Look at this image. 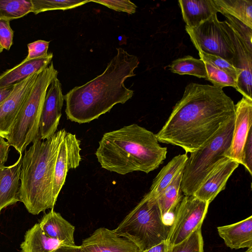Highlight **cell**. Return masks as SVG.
<instances>
[{
	"label": "cell",
	"mask_w": 252,
	"mask_h": 252,
	"mask_svg": "<svg viewBox=\"0 0 252 252\" xmlns=\"http://www.w3.org/2000/svg\"><path fill=\"white\" fill-rule=\"evenodd\" d=\"M235 114V104L221 88L190 83L166 122L156 134L158 142L192 153Z\"/></svg>",
	"instance_id": "obj_1"
},
{
	"label": "cell",
	"mask_w": 252,
	"mask_h": 252,
	"mask_svg": "<svg viewBox=\"0 0 252 252\" xmlns=\"http://www.w3.org/2000/svg\"><path fill=\"white\" fill-rule=\"evenodd\" d=\"M108 63L102 73L85 84L76 86L65 95L66 118L79 124L88 123L109 112L118 103L124 104L133 95L125 80L135 75L138 58L122 48Z\"/></svg>",
	"instance_id": "obj_2"
},
{
	"label": "cell",
	"mask_w": 252,
	"mask_h": 252,
	"mask_svg": "<svg viewBox=\"0 0 252 252\" xmlns=\"http://www.w3.org/2000/svg\"><path fill=\"white\" fill-rule=\"evenodd\" d=\"M167 148L156 134L137 124L105 133L95 155L102 168L121 175L156 169L166 158Z\"/></svg>",
	"instance_id": "obj_3"
},
{
	"label": "cell",
	"mask_w": 252,
	"mask_h": 252,
	"mask_svg": "<svg viewBox=\"0 0 252 252\" xmlns=\"http://www.w3.org/2000/svg\"><path fill=\"white\" fill-rule=\"evenodd\" d=\"M66 132L61 129L45 140L39 137L24 151L19 199L33 215L53 209L57 201L53 194L54 170L59 148Z\"/></svg>",
	"instance_id": "obj_4"
},
{
	"label": "cell",
	"mask_w": 252,
	"mask_h": 252,
	"mask_svg": "<svg viewBox=\"0 0 252 252\" xmlns=\"http://www.w3.org/2000/svg\"><path fill=\"white\" fill-rule=\"evenodd\" d=\"M171 228L163 222L157 200L145 194L113 231L143 252L167 241Z\"/></svg>",
	"instance_id": "obj_5"
},
{
	"label": "cell",
	"mask_w": 252,
	"mask_h": 252,
	"mask_svg": "<svg viewBox=\"0 0 252 252\" xmlns=\"http://www.w3.org/2000/svg\"><path fill=\"white\" fill-rule=\"evenodd\" d=\"M58 71L51 63L38 74L25 99L11 132L6 138L20 154L39 136L41 114L47 90Z\"/></svg>",
	"instance_id": "obj_6"
},
{
	"label": "cell",
	"mask_w": 252,
	"mask_h": 252,
	"mask_svg": "<svg viewBox=\"0 0 252 252\" xmlns=\"http://www.w3.org/2000/svg\"><path fill=\"white\" fill-rule=\"evenodd\" d=\"M235 115L223 123L216 133L196 151L186 162L181 184L185 195H193L229 148Z\"/></svg>",
	"instance_id": "obj_7"
},
{
	"label": "cell",
	"mask_w": 252,
	"mask_h": 252,
	"mask_svg": "<svg viewBox=\"0 0 252 252\" xmlns=\"http://www.w3.org/2000/svg\"><path fill=\"white\" fill-rule=\"evenodd\" d=\"M186 31L198 51L219 56L233 65L234 52L231 41L217 17L214 14L195 28L186 26Z\"/></svg>",
	"instance_id": "obj_8"
},
{
	"label": "cell",
	"mask_w": 252,
	"mask_h": 252,
	"mask_svg": "<svg viewBox=\"0 0 252 252\" xmlns=\"http://www.w3.org/2000/svg\"><path fill=\"white\" fill-rule=\"evenodd\" d=\"M210 203L194 195H185L180 201L167 242L169 246L177 245L201 227Z\"/></svg>",
	"instance_id": "obj_9"
},
{
	"label": "cell",
	"mask_w": 252,
	"mask_h": 252,
	"mask_svg": "<svg viewBox=\"0 0 252 252\" xmlns=\"http://www.w3.org/2000/svg\"><path fill=\"white\" fill-rule=\"evenodd\" d=\"M220 23L232 44L234 52L233 65L241 72L235 89L243 96L252 100V44L243 39L226 21H220Z\"/></svg>",
	"instance_id": "obj_10"
},
{
	"label": "cell",
	"mask_w": 252,
	"mask_h": 252,
	"mask_svg": "<svg viewBox=\"0 0 252 252\" xmlns=\"http://www.w3.org/2000/svg\"><path fill=\"white\" fill-rule=\"evenodd\" d=\"M42 70L15 84L11 92L0 102V136L6 139L9 135L25 99Z\"/></svg>",
	"instance_id": "obj_11"
},
{
	"label": "cell",
	"mask_w": 252,
	"mask_h": 252,
	"mask_svg": "<svg viewBox=\"0 0 252 252\" xmlns=\"http://www.w3.org/2000/svg\"><path fill=\"white\" fill-rule=\"evenodd\" d=\"M80 141L75 134L66 132L60 146L53 180V194L57 201L69 169L76 168L81 161Z\"/></svg>",
	"instance_id": "obj_12"
},
{
	"label": "cell",
	"mask_w": 252,
	"mask_h": 252,
	"mask_svg": "<svg viewBox=\"0 0 252 252\" xmlns=\"http://www.w3.org/2000/svg\"><path fill=\"white\" fill-rule=\"evenodd\" d=\"M64 100L61 83L55 77L47 90L44 100L39 124L41 140L48 139L57 132Z\"/></svg>",
	"instance_id": "obj_13"
},
{
	"label": "cell",
	"mask_w": 252,
	"mask_h": 252,
	"mask_svg": "<svg viewBox=\"0 0 252 252\" xmlns=\"http://www.w3.org/2000/svg\"><path fill=\"white\" fill-rule=\"evenodd\" d=\"M234 115L231 142L224 157L241 164L243 148L249 133L252 129V100L243 96L235 104Z\"/></svg>",
	"instance_id": "obj_14"
},
{
	"label": "cell",
	"mask_w": 252,
	"mask_h": 252,
	"mask_svg": "<svg viewBox=\"0 0 252 252\" xmlns=\"http://www.w3.org/2000/svg\"><path fill=\"white\" fill-rule=\"evenodd\" d=\"M80 246L86 252H140L132 242L105 227L95 230Z\"/></svg>",
	"instance_id": "obj_15"
},
{
	"label": "cell",
	"mask_w": 252,
	"mask_h": 252,
	"mask_svg": "<svg viewBox=\"0 0 252 252\" xmlns=\"http://www.w3.org/2000/svg\"><path fill=\"white\" fill-rule=\"evenodd\" d=\"M239 164L228 158H222L204 180L193 195L210 203L225 189L227 180Z\"/></svg>",
	"instance_id": "obj_16"
},
{
	"label": "cell",
	"mask_w": 252,
	"mask_h": 252,
	"mask_svg": "<svg viewBox=\"0 0 252 252\" xmlns=\"http://www.w3.org/2000/svg\"><path fill=\"white\" fill-rule=\"evenodd\" d=\"M22 154L12 165L0 167V215L2 209L19 201Z\"/></svg>",
	"instance_id": "obj_17"
},
{
	"label": "cell",
	"mask_w": 252,
	"mask_h": 252,
	"mask_svg": "<svg viewBox=\"0 0 252 252\" xmlns=\"http://www.w3.org/2000/svg\"><path fill=\"white\" fill-rule=\"evenodd\" d=\"M39 224L48 236L63 242L66 246H76L75 227L53 209L43 216Z\"/></svg>",
	"instance_id": "obj_18"
},
{
	"label": "cell",
	"mask_w": 252,
	"mask_h": 252,
	"mask_svg": "<svg viewBox=\"0 0 252 252\" xmlns=\"http://www.w3.org/2000/svg\"><path fill=\"white\" fill-rule=\"evenodd\" d=\"M220 236L231 249L252 248V216L238 222L217 227Z\"/></svg>",
	"instance_id": "obj_19"
},
{
	"label": "cell",
	"mask_w": 252,
	"mask_h": 252,
	"mask_svg": "<svg viewBox=\"0 0 252 252\" xmlns=\"http://www.w3.org/2000/svg\"><path fill=\"white\" fill-rule=\"evenodd\" d=\"M178 3L186 26L189 28L198 27L218 12L213 0H180Z\"/></svg>",
	"instance_id": "obj_20"
},
{
	"label": "cell",
	"mask_w": 252,
	"mask_h": 252,
	"mask_svg": "<svg viewBox=\"0 0 252 252\" xmlns=\"http://www.w3.org/2000/svg\"><path fill=\"white\" fill-rule=\"evenodd\" d=\"M53 57V53H49L44 57L22 61L6 70L0 75V88L14 85L31 75L44 69L51 63Z\"/></svg>",
	"instance_id": "obj_21"
},
{
	"label": "cell",
	"mask_w": 252,
	"mask_h": 252,
	"mask_svg": "<svg viewBox=\"0 0 252 252\" xmlns=\"http://www.w3.org/2000/svg\"><path fill=\"white\" fill-rule=\"evenodd\" d=\"M63 246L66 245L48 236L37 223L26 232L20 248L22 252H55Z\"/></svg>",
	"instance_id": "obj_22"
},
{
	"label": "cell",
	"mask_w": 252,
	"mask_h": 252,
	"mask_svg": "<svg viewBox=\"0 0 252 252\" xmlns=\"http://www.w3.org/2000/svg\"><path fill=\"white\" fill-rule=\"evenodd\" d=\"M188 158L187 154L174 157L160 170L154 179L150 191L146 195L150 198H157L171 182L176 174L184 168Z\"/></svg>",
	"instance_id": "obj_23"
},
{
	"label": "cell",
	"mask_w": 252,
	"mask_h": 252,
	"mask_svg": "<svg viewBox=\"0 0 252 252\" xmlns=\"http://www.w3.org/2000/svg\"><path fill=\"white\" fill-rule=\"evenodd\" d=\"M218 12L228 14L252 29V0H213Z\"/></svg>",
	"instance_id": "obj_24"
},
{
	"label": "cell",
	"mask_w": 252,
	"mask_h": 252,
	"mask_svg": "<svg viewBox=\"0 0 252 252\" xmlns=\"http://www.w3.org/2000/svg\"><path fill=\"white\" fill-rule=\"evenodd\" d=\"M170 70L179 75H189L206 80L207 72L204 62L190 56L174 60L169 65Z\"/></svg>",
	"instance_id": "obj_25"
},
{
	"label": "cell",
	"mask_w": 252,
	"mask_h": 252,
	"mask_svg": "<svg viewBox=\"0 0 252 252\" xmlns=\"http://www.w3.org/2000/svg\"><path fill=\"white\" fill-rule=\"evenodd\" d=\"M184 168L174 177L171 182L162 193L156 198L158 204L162 217L176 203L180 201L183 196L181 184Z\"/></svg>",
	"instance_id": "obj_26"
},
{
	"label": "cell",
	"mask_w": 252,
	"mask_h": 252,
	"mask_svg": "<svg viewBox=\"0 0 252 252\" xmlns=\"http://www.w3.org/2000/svg\"><path fill=\"white\" fill-rule=\"evenodd\" d=\"M31 0H0V19L9 21L32 12Z\"/></svg>",
	"instance_id": "obj_27"
},
{
	"label": "cell",
	"mask_w": 252,
	"mask_h": 252,
	"mask_svg": "<svg viewBox=\"0 0 252 252\" xmlns=\"http://www.w3.org/2000/svg\"><path fill=\"white\" fill-rule=\"evenodd\" d=\"M32 12L34 14L53 10H67L84 5L90 0H31Z\"/></svg>",
	"instance_id": "obj_28"
},
{
	"label": "cell",
	"mask_w": 252,
	"mask_h": 252,
	"mask_svg": "<svg viewBox=\"0 0 252 252\" xmlns=\"http://www.w3.org/2000/svg\"><path fill=\"white\" fill-rule=\"evenodd\" d=\"M201 227L193 232L181 243L168 246L167 252H204Z\"/></svg>",
	"instance_id": "obj_29"
},
{
	"label": "cell",
	"mask_w": 252,
	"mask_h": 252,
	"mask_svg": "<svg viewBox=\"0 0 252 252\" xmlns=\"http://www.w3.org/2000/svg\"><path fill=\"white\" fill-rule=\"evenodd\" d=\"M204 63L207 72L206 80L211 82L213 86L222 89L225 87L236 88V81L231 76L209 62H204Z\"/></svg>",
	"instance_id": "obj_30"
},
{
	"label": "cell",
	"mask_w": 252,
	"mask_h": 252,
	"mask_svg": "<svg viewBox=\"0 0 252 252\" xmlns=\"http://www.w3.org/2000/svg\"><path fill=\"white\" fill-rule=\"evenodd\" d=\"M198 54L200 59L203 61L209 62L218 68L225 72L237 82L241 72L227 61L219 56L208 54L201 51H198Z\"/></svg>",
	"instance_id": "obj_31"
},
{
	"label": "cell",
	"mask_w": 252,
	"mask_h": 252,
	"mask_svg": "<svg viewBox=\"0 0 252 252\" xmlns=\"http://www.w3.org/2000/svg\"><path fill=\"white\" fill-rule=\"evenodd\" d=\"M90 2L97 3L115 11L130 14L134 13L137 8V6L129 0H92Z\"/></svg>",
	"instance_id": "obj_32"
},
{
	"label": "cell",
	"mask_w": 252,
	"mask_h": 252,
	"mask_svg": "<svg viewBox=\"0 0 252 252\" xmlns=\"http://www.w3.org/2000/svg\"><path fill=\"white\" fill-rule=\"evenodd\" d=\"M50 42L38 40L27 45L28 54L23 62L36 59L46 56Z\"/></svg>",
	"instance_id": "obj_33"
},
{
	"label": "cell",
	"mask_w": 252,
	"mask_h": 252,
	"mask_svg": "<svg viewBox=\"0 0 252 252\" xmlns=\"http://www.w3.org/2000/svg\"><path fill=\"white\" fill-rule=\"evenodd\" d=\"M226 21L239 34L241 37L250 44H252V29L250 28L236 18L228 14H223Z\"/></svg>",
	"instance_id": "obj_34"
},
{
	"label": "cell",
	"mask_w": 252,
	"mask_h": 252,
	"mask_svg": "<svg viewBox=\"0 0 252 252\" xmlns=\"http://www.w3.org/2000/svg\"><path fill=\"white\" fill-rule=\"evenodd\" d=\"M13 33L10 21L0 19V45L3 49H10L13 44Z\"/></svg>",
	"instance_id": "obj_35"
},
{
	"label": "cell",
	"mask_w": 252,
	"mask_h": 252,
	"mask_svg": "<svg viewBox=\"0 0 252 252\" xmlns=\"http://www.w3.org/2000/svg\"><path fill=\"white\" fill-rule=\"evenodd\" d=\"M246 169L252 174V129L248 134L245 143L242 158V163Z\"/></svg>",
	"instance_id": "obj_36"
},
{
	"label": "cell",
	"mask_w": 252,
	"mask_h": 252,
	"mask_svg": "<svg viewBox=\"0 0 252 252\" xmlns=\"http://www.w3.org/2000/svg\"><path fill=\"white\" fill-rule=\"evenodd\" d=\"M9 147L8 142L0 136V167L4 166L7 160Z\"/></svg>",
	"instance_id": "obj_37"
},
{
	"label": "cell",
	"mask_w": 252,
	"mask_h": 252,
	"mask_svg": "<svg viewBox=\"0 0 252 252\" xmlns=\"http://www.w3.org/2000/svg\"><path fill=\"white\" fill-rule=\"evenodd\" d=\"M168 246L167 241H164L143 252H167Z\"/></svg>",
	"instance_id": "obj_38"
},
{
	"label": "cell",
	"mask_w": 252,
	"mask_h": 252,
	"mask_svg": "<svg viewBox=\"0 0 252 252\" xmlns=\"http://www.w3.org/2000/svg\"><path fill=\"white\" fill-rule=\"evenodd\" d=\"M55 252H86L80 246H63L57 249Z\"/></svg>",
	"instance_id": "obj_39"
},
{
	"label": "cell",
	"mask_w": 252,
	"mask_h": 252,
	"mask_svg": "<svg viewBox=\"0 0 252 252\" xmlns=\"http://www.w3.org/2000/svg\"><path fill=\"white\" fill-rule=\"evenodd\" d=\"M14 85L4 88H0V102L11 92L13 89Z\"/></svg>",
	"instance_id": "obj_40"
},
{
	"label": "cell",
	"mask_w": 252,
	"mask_h": 252,
	"mask_svg": "<svg viewBox=\"0 0 252 252\" xmlns=\"http://www.w3.org/2000/svg\"><path fill=\"white\" fill-rule=\"evenodd\" d=\"M244 252H252V248H248V250Z\"/></svg>",
	"instance_id": "obj_41"
},
{
	"label": "cell",
	"mask_w": 252,
	"mask_h": 252,
	"mask_svg": "<svg viewBox=\"0 0 252 252\" xmlns=\"http://www.w3.org/2000/svg\"><path fill=\"white\" fill-rule=\"evenodd\" d=\"M3 49L2 48V47L0 46V53L1 52H2V51H3Z\"/></svg>",
	"instance_id": "obj_42"
}]
</instances>
